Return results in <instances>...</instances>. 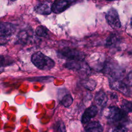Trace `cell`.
<instances>
[{"label":"cell","instance_id":"obj_1","mask_svg":"<svg viewBox=\"0 0 132 132\" xmlns=\"http://www.w3.org/2000/svg\"><path fill=\"white\" fill-rule=\"evenodd\" d=\"M31 61L38 69L43 71L50 70L55 65V63L52 59L41 52H37L33 54L31 56Z\"/></svg>","mask_w":132,"mask_h":132},{"label":"cell","instance_id":"obj_2","mask_svg":"<svg viewBox=\"0 0 132 132\" xmlns=\"http://www.w3.org/2000/svg\"><path fill=\"white\" fill-rule=\"evenodd\" d=\"M58 56L61 58L68 59V61H84L85 54L76 49L65 47L58 51Z\"/></svg>","mask_w":132,"mask_h":132},{"label":"cell","instance_id":"obj_3","mask_svg":"<svg viewBox=\"0 0 132 132\" xmlns=\"http://www.w3.org/2000/svg\"><path fill=\"white\" fill-rule=\"evenodd\" d=\"M126 114V113L119 107L111 106L107 108L105 117L110 121L118 122L124 118Z\"/></svg>","mask_w":132,"mask_h":132},{"label":"cell","instance_id":"obj_4","mask_svg":"<svg viewBox=\"0 0 132 132\" xmlns=\"http://www.w3.org/2000/svg\"><path fill=\"white\" fill-rule=\"evenodd\" d=\"M103 71L106 74L110 76V78H119L122 75V70L113 62L108 61L103 65Z\"/></svg>","mask_w":132,"mask_h":132},{"label":"cell","instance_id":"obj_5","mask_svg":"<svg viewBox=\"0 0 132 132\" xmlns=\"http://www.w3.org/2000/svg\"><path fill=\"white\" fill-rule=\"evenodd\" d=\"M109 81L110 87L112 89L117 90L126 96H130V91L128 86L126 83L121 81L120 79L109 78Z\"/></svg>","mask_w":132,"mask_h":132},{"label":"cell","instance_id":"obj_6","mask_svg":"<svg viewBox=\"0 0 132 132\" xmlns=\"http://www.w3.org/2000/svg\"><path fill=\"white\" fill-rule=\"evenodd\" d=\"M106 19L109 25L113 28H119L121 26L119 16L117 10L110 8L106 14Z\"/></svg>","mask_w":132,"mask_h":132},{"label":"cell","instance_id":"obj_7","mask_svg":"<svg viewBox=\"0 0 132 132\" xmlns=\"http://www.w3.org/2000/svg\"><path fill=\"white\" fill-rule=\"evenodd\" d=\"M76 1H55L51 5L52 11L55 13L62 12L70 7Z\"/></svg>","mask_w":132,"mask_h":132},{"label":"cell","instance_id":"obj_8","mask_svg":"<svg viewBox=\"0 0 132 132\" xmlns=\"http://www.w3.org/2000/svg\"><path fill=\"white\" fill-rule=\"evenodd\" d=\"M97 107L95 105H92L87 108L82 115L81 121L82 123H87L97 114Z\"/></svg>","mask_w":132,"mask_h":132},{"label":"cell","instance_id":"obj_9","mask_svg":"<svg viewBox=\"0 0 132 132\" xmlns=\"http://www.w3.org/2000/svg\"><path fill=\"white\" fill-rule=\"evenodd\" d=\"M13 24L9 22L0 23V37H7L11 35L15 31Z\"/></svg>","mask_w":132,"mask_h":132},{"label":"cell","instance_id":"obj_10","mask_svg":"<svg viewBox=\"0 0 132 132\" xmlns=\"http://www.w3.org/2000/svg\"><path fill=\"white\" fill-rule=\"evenodd\" d=\"M34 10L36 13L42 15H48L52 12L51 6L46 2L37 4L35 7Z\"/></svg>","mask_w":132,"mask_h":132},{"label":"cell","instance_id":"obj_11","mask_svg":"<svg viewBox=\"0 0 132 132\" xmlns=\"http://www.w3.org/2000/svg\"><path fill=\"white\" fill-rule=\"evenodd\" d=\"M94 101L98 106L101 107H104L108 101V97L106 93L102 90H100L96 93Z\"/></svg>","mask_w":132,"mask_h":132},{"label":"cell","instance_id":"obj_12","mask_svg":"<svg viewBox=\"0 0 132 132\" xmlns=\"http://www.w3.org/2000/svg\"><path fill=\"white\" fill-rule=\"evenodd\" d=\"M85 132H103V128L100 122L92 121L85 126Z\"/></svg>","mask_w":132,"mask_h":132},{"label":"cell","instance_id":"obj_13","mask_svg":"<svg viewBox=\"0 0 132 132\" xmlns=\"http://www.w3.org/2000/svg\"><path fill=\"white\" fill-rule=\"evenodd\" d=\"M84 65L83 61H68L64 64V67L67 69L76 71L82 69Z\"/></svg>","mask_w":132,"mask_h":132},{"label":"cell","instance_id":"obj_14","mask_svg":"<svg viewBox=\"0 0 132 132\" xmlns=\"http://www.w3.org/2000/svg\"><path fill=\"white\" fill-rule=\"evenodd\" d=\"M120 42V38L115 34L110 35L106 40V45L108 47L113 48L117 47Z\"/></svg>","mask_w":132,"mask_h":132},{"label":"cell","instance_id":"obj_15","mask_svg":"<svg viewBox=\"0 0 132 132\" xmlns=\"http://www.w3.org/2000/svg\"><path fill=\"white\" fill-rule=\"evenodd\" d=\"M82 85L87 90L90 91H93L95 89L96 82L93 79H83L81 82Z\"/></svg>","mask_w":132,"mask_h":132},{"label":"cell","instance_id":"obj_16","mask_svg":"<svg viewBox=\"0 0 132 132\" xmlns=\"http://www.w3.org/2000/svg\"><path fill=\"white\" fill-rule=\"evenodd\" d=\"M73 101V99L71 95L70 94H65L60 100V103L65 107H69L71 105Z\"/></svg>","mask_w":132,"mask_h":132},{"label":"cell","instance_id":"obj_17","mask_svg":"<svg viewBox=\"0 0 132 132\" xmlns=\"http://www.w3.org/2000/svg\"><path fill=\"white\" fill-rule=\"evenodd\" d=\"M121 109L126 113L132 111V103L126 100H123L121 102Z\"/></svg>","mask_w":132,"mask_h":132},{"label":"cell","instance_id":"obj_18","mask_svg":"<svg viewBox=\"0 0 132 132\" xmlns=\"http://www.w3.org/2000/svg\"><path fill=\"white\" fill-rule=\"evenodd\" d=\"M36 33L37 36L42 37H45L48 35V29L42 25L38 26L36 29Z\"/></svg>","mask_w":132,"mask_h":132},{"label":"cell","instance_id":"obj_19","mask_svg":"<svg viewBox=\"0 0 132 132\" xmlns=\"http://www.w3.org/2000/svg\"><path fill=\"white\" fill-rule=\"evenodd\" d=\"M54 77L52 76H40L34 77L31 79H28V80L31 81H40V82H49L53 80Z\"/></svg>","mask_w":132,"mask_h":132},{"label":"cell","instance_id":"obj_20","mask_svg":"<svg viewBox=\"0 0 132 132\" xmlns=\"http://www.w3.org/2000/svg\"><path fill=\"white\" fill-rule=\"evenodd\" d=\"M55 129L57 132H65L66 129L64 123L61 121L56 122L54 125Z\"/></svg>","mask_w":132,"mask_h":132},{"label":"cell","instance_id":"obj_21","mask_svg":"<svg viewBox=\"0 0 132 132\" xmlns=\"http://www.w3.org/2000/svg\"><path fill=\"white\" fill-rule=\"evenodd\" d=\"M128 129L123 125H119L115 127L113 129V132H127Z\"/></svg>","mask_w":132,"mask_h":132},{"label":"cell","instance_id":"obj_22","mask_svg":"<svg viewBox=\"0 0 132 132\" xmlns=\"http://www.w3.org/2000/svg\"><path fill=\"white\" fill-rule=\"evenodd\" d=\"M127 85L132 87V72L129 73L127 76Z\"/></svg>","mask_w":132,"mask_h":132},{"label":"cell","instance_id":"obj_23","mask_svg":"<svg viewBox=\"0 0 132 132\" xmlns=\"http://www.w3.org/2000/svg\"><path fill=\"white\" fill-rule=\"evenodd\" d=\"M3 71H4V70H1V69H0V73H1L2 72H3Z\"/></svg>","mask_w":132,"mask_h":132},{"label":"cell","instance_id":"obj_24","mask_svg":"<svg viewBox=\"0 0 132 132\" xmlns=\"http://www.w3.org/2000/svg\"><path fill=\"white\" fill-rule=\"evenodd\" d=\"M131 25H132V21H131Z\"/></svg>","mask_w":132,"mask_h":132}]
</instances>
